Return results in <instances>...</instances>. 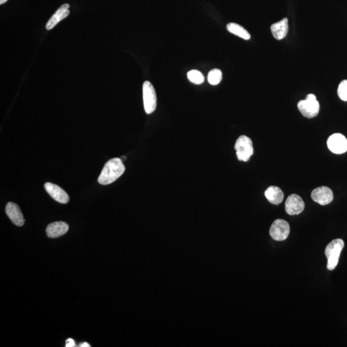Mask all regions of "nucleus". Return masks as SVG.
<instances>
[{"mask_svg": "<svg viewBox=\"0 0 347 347\" xmlns=\"http://www.w3.org/2000/svg\"><path fill=\"white\" fill-rule=\"evenodd\" d=\"M45 188L48 194L59 203L66 204L70 201V197L67 193L59 186L48 182L45 184Z\"/></svg>", "mask_w": 347, "mask_h": 347, "instance_id": "obj_10", "label": "nucleus"}, {"mask_svg": "<svg viewBox=\"0 0 347 347\" xmlns=\"http://www.w3.org/2000/svg\"><path fill=\"white\" fill-rule=\"evenodd\" d=\"M69 226L63 221L54 222L47 227V236L50 238H57L64 235L68 231Z\"/></svg>", "mask_w": 347, "mask_h": 347, "instance_id": "obj_12", "label": "nucleus"}, {"mask_svg": "<svg viewBox=\"0 0 347 347\" xmlns=\"http://www.w3.org/2000/svg\"><path fill=\"white\" fill-rule=\"evenodd\" d=\"M188 80L193 84H201L204 80V77L201 72L196 70H192L187 73Z\"/></svg>", "mask_w": 347, "mask_h": 347, "instance_id": "obj_18", "label": "nucleus"}, {"mask_svg": "<svg viewBox=\"0 0 347 347\" xmlns=\"http://www.w3.org/2000/svg\"><path fill=\"white\" fill-rule=\"evenodd\" d=\"M288 20L285 18L280 22L275 23L271 26V31L273 37L277 40H281L286 38L288 32Z\"/></svg>", "mask_w": 347, "mask_h": 347, "instance_id": "obj_14", "label": "nucleus"}, {"mask_svg": "<svg viewBox=\"0 0 347 347\" xmlns=\"http://www.w3.org/2000/svg\"><path fill=\"white\" fill-rule=\"evenodd\" d=\"M227 31L240 38L245 40H249L251 38V35L247 30L241 26L240 25L235 23H229L226 26Z\"/></svg>", "mask_w": 347, "mask_h": 347, "instance_id": "obj_16", "label": "nucleus"}, {"mask_svg": "<svg viewBox=\"0 0 347 347\" xmlns=\"http://www.w3.org/2000/svg\"><path fill=\"white\" fill-rule=\"evenodd\" d=\"M337 94L342 100L347 101V80H344L339 84Z\"/></svg>", "mask_w": 347, "mask_h": 347, "instance_id": "obj_19", "label": "nucleus"}, {"mask_svg": "<svg viewBox=\"0 0 347 347\" xmlns=\"http://www.w3.org/2000/svg\"><path fill=\"white\" fill-rule=\"evenodd\" d=\"M265 196L270 203L278 205L283 201L284 193L279 187L271 186L266 189Z\"/></svg>", "mask_w": 347, "mask_h": 347, "instance_id": "obj_15", "label": "nucleus"}, {"mask_svg": "<svg viewBox=\"0 0 347 347\" xmlns=\"http://www.w3.org/2000/svg\"><path fill=\"white\" fill-rule=\"evenodd\" d=\"M290 233V226L286 220H275L271 226L270 234L273 240L283 241L286 240Z\"/></svg>", "mask_w": 347, "mask_h": 347, "instance_id": "obj_6", "label": "nucleus"}, {"mask_svg": "<svg viewBox=\"0 0 347 347\" xmlns=\"http://www.w3.org/2000/svg\"><path fill=\"white\" fill-rule=\"evenodd\" d=\"M235 149L238 160L243 162H248L254 155L252 140L245 135L239 137L237 140Z\"/></svg>", "mask_w": 347, "mask_h": 347, "instance_id": "obj_4", "label": "nucleus"}, {"mask_svg": "<svg viewBox=\"0 0 347 347\" xmlns=\"http://www.w3.org/2000/svg\"><path fill=\"white\" fill-rule=\"evenodd\" d=\"M344 246V241L341 239L333 240L327 246L325 255L327 259V269L334 270L338 264L340 254Z\"/></svg>", "mask_w": 347, "mask_h": 347, "instance_id": "obj_2", "label": "nucleus"}, {"mask_svg": "<svg viewBox=\"0 0 347 347\" xmlns=\"http://www.w3.org/2000/svg\"><path fill=\"white\" fill-rule=\"evenodd\" d=\"M305 208L304 201L302 197L297 194H291L288 197L285 204V208L287 214L290 215H298L302 213Z\"/></svg>", "mask_w": 347, "mask_h": 347, "instance_id": "obj_8", "label": "nucleus"}, {"mask_svg": "<svg viewBox=\"0 0 347 347\" xmlns=\"http://www.w3.org/2000/svg\"><path fill=\"white\" fill-rule=\"evenodd\" d=\"M311 197L316 203L324 206L331 203L334 199V194L330 188L320 187L313 190L311 193Z\"/></svg>", "mask_w": 347, "mask_h": 347, "instance_id": "obj_9", "label": "nucleus"}, {"mask_svg": "<svg viewBox=\"0 0 347 347\" xmlns=\"http://www.w3.org/2000/svg\"><path fill=\"white\" fill-rule=\"evenodd\" d=\"M79 346L80 347H90V344H89L88 343H81L80 344Z\"/></svg>", "mask_w": 347, "mask_h": 347, "instance_id": "obj_21", "label": "nucleus"}, {"mask_svg": "<svg viewBox=\"0 0 347 347\" xmlns=\"http://www.w3.org/2000/svg\"><path fill=\"white\" fill-rule=\"evenodd\" d=\"M143 98L145 111L147 114L153 113L157 105V98L155 88L149 81L143 84Z\"/></svg>", "mask_w": 347, "mask_h": 347, "instance_id": "obj_5", "label": "nucleus"}, {"mask_svg": "<svg viewBox=\"0 0 347 347\" xmlns=\"http://www.w3.org/2000/svg\"><path fill=\"white\" fill-rule=\"evenodd\" d=\"M69 8H70V5L68 4H64L61 8H59L56 13L48 21L47 25H46V29L48 31L52 29L59 22L67 17L70 15Z\"/></svg>", "mask_w": 347, "mask_h": 347, "instance_id": "obj_13", "label": "nucleus"}, {"mask_svg": "<svg viewBox=\"0 0 347 347\" xmlns=\"http://www.w3.org/2000/svg\"><path fill=\"white\" fill-rule=\"evenodd\" d=\"M222 72L219 69H213L208 75V81L211 85H217L222 80Z\"/></svg>", "mask_w": 347, "mask_h": 347, "instance_id": "obj_17", "label": "nucleus"}, {"mask_svg": "<svg viewBox=\"0 0 347 347\" xmlns=\"http://www.w3.org/2000/svg\"><path fill=\"white\" fill-rule=\"evenodd\" d=\"M8 1V0H0V4H1V5L4 4Z\"/></svg>", "mask_w": 347, "mask_h": 347, "instance_id": "obj_22", "label": "nucleus"}, {"mask_svg": "<svg viewBox=\"0 0 347 347\" xmlns=\"http://www.w3.org/2000/svg\"><path fill=\"white\" fill-rule=\"evenodd\" d=\"M6 211L9 219L16 226H22L24 224V215H23L19 206L17 204L13 203V202H9L7 204Z\"/></svg>", "mask_w": 347, "mask_h": 347, "instance_id": "obj_11", "label": "nucleus"}, {"mask_svg": "<svg viewBox=\"0 0 347 347\" xmlns=\"http://www.w3.org/2000/svg\"><path fill=\"white\" fill-rule=\"evenodd\" d=\"M328 149L336 155H341L347 151V140L339 133L331 135L327 140Z\"/></svg>", "mask_w": 347, "mask_h": 347, "instance_id": "obj_7", "label": "nucleus"}, {"mask_svg": "<svg viewBox=\"0 0 347 347\" xmlns=\"http://www.w3.org/2000/svg\"><path fill=\"white\" fill-rule=\"evenodd\" d=\"M76 346L74 340L72 339H68L66 341V347H74Z\"/></svg>", "mask_w": 347, "mask_h": 347, "instance_id": "obj_20", "label": "nucleus"}, {"mask_svg": "<svg viewBox=\"0 0 347 347\" xmlns=\"http://www.w3.org/2000/svg\"><path fill=\"white\" fill-rule=\"evenodd\" d=\"M126 167L120 158H114L108 161L98 178V182L107 185L114 182L123 175Z\"/></svg>", "mask_w": 347, "mask_h": 347, "instance_id": "obj_1", "label": "nucleus"}, {"mask_svg": "<svg viewBox=\"0 0 347 347\" xmlns=\"http://www.w3.org/2000/svg\"><path fill=\"white\" fill-rule=\"evenodd\" d=\"M298 108L303 116L308 119H311L318 114L319 104L315 95L309 94L305 100H300L298 102Z\"/></svg>", "mask_w": 347, "mask_h": 347, "instance_id": "obj_3", "label": "nucleus"}]
</instances>
